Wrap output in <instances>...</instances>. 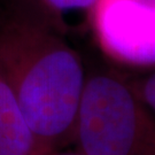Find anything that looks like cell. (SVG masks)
I'll use <instances>...</instances> for the list:
<instances>
[{
  "label": "cell",
  "mask_w": 155,
  "mask_h": 155,
  "mask_svg": "<svg viewBox=\"0 0 155 155\" xmlns=\"http://www.w3.org/2000/svg\"><path fill=\"white\" fill-rule=\"evenodd\" d=\"M0 72L41 150L74 140L86 78L60 31L27 12L0 23Z\"/></svg>",
  "instance_id": "6da1fadb"
},
{
  "label": "cell",
  "mask_w": 155,
  "mask_h": 155,
  "mask_svg": "<svg viewBox=\"0 0 155 155\" xmlns=\"http://www.w3.org/2000/svg\"><path fill=\"white\" fill-rule=\"evenodd\" d=\"M74 141L83 155H155V116L122 78H86Z\"/></svg>",
  "instance_id": "7a4b0ae2"
},
{
  "label": "cell",
  "mask_w": 155,
  "mask_h": 155,
  "mask_svg": "<svg viewBox=\"0 0 155 155\" xmlns=\"http://www.w3.org/2000/svg\"><path fill=\"white\" fill-rule=\"evenodd\" d=\"M91 20L111 58L132 66H155V8L130 0H99Z\"/></svg>",
  "instance_id": "3957f363"
},
{
  "label": "cell",
  "mask_w": 155,
  "mask_h": 155,
  "mask_svg": "<svg viewBox=\"0 0 155 155\" xmlns=\"http://www.w3.org/2000/svg\"><path fill=\"white\" fill-rule=\"evenodd\" d=\"M43 150L15 95L0 72V155H39Z\"/></svg>",
  "instance_id": "277c9868"
},
{
  "label": "cell",
  "mask_w": 155,
  "mask_h": 155,
  "mask_svg": "<svg viewBox=\"0 0 155 155\" xmlns=\"http://www.w3.org/2000/svg\"><path fill=\"white\" fill-rule=\"evenodd\" d=\"M98 2L99 0H31L30 8L23 12L38 17L60 31L64 17L69 15H90L92 18Z\"/></svg>",
  "instance_id": "5b68a950"
},
{
  "label": "cell",
  "mask_w": 155,
  "mask_h": 155,
  "mask_svg": "<svg viewBox=\"0 0 155 155\" xmlns=\"http://www.w3.org/2000/svg\"><path fill=\"white\" fill-rule=\"evenodd\" d=\"M132 87L139 99L155 116V71L140 79L138 83H133Z\"/></svg>",
  "instance_id": "8992f818"
},
{
  "label": "cell",
  "mask_w": 155,
  "mask_h": 155,
  "mask_svg": "<svg viewBox=\"0 0 155 155\" xmlns=\"http://www.w3.org/2000/svg\"><path fill=\"white\" fill-rule=\"evenodd\" d=\"M39 155H83L82 153H79L78 150H68V152H64V150H47V152H44Z\"/></svg>",
  "instance_id": "52a82bcc"
}]
</instances>
